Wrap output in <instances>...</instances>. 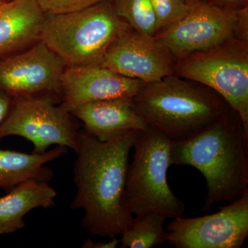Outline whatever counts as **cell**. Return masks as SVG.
<instances>
[{"mask_svg": "<svg viewBox=\"0 0 248 248\" xmlns=\"http://www.w3.org/2000/svg\"><path fill=\"white\" fill-rule=\"evenodd\" d=\"M104 0H37L47 14H64L87 9Z\"/></svg>", "mask_w": 248, "mask_h": 248, "instance_id": "cell-20", "label": "cell"}, {"mask_svg": "<svg viewBox=\"0 0 248 248\" xmlns=\"http://www.w3.org/2000/svg\"><path fill=\"white\" fill-rule=\"evenodd\" d=\"M137 131L102 142L79 130L74 166L73 210H83L82 226L92 236L122 235L133 218L125 202L129 154Z\"/></svg>", "mask_w": 248, "mask_h": 248, "instance_id": "cell-1", "label": "cell"}, {"mask_svg": "<svg viewBox=\"0 0 248 248\" xmlns=\"http://www.w3.org/2000/svg\"><path fill=\"white\" fill-rule=\"evenodd\" d=\"M117 14L146 37L156 35V21L150 0H112Z\"/></svg>", "mask_w": 248, "mask_h": 248, "instance_id": "cell-18", "label": "cell"}, {"mask_svg": "<svg viewBox=\"0 0 248 248\" xmlns=\"http://www.w3.org/2000/svg\"><path fill=\"white\" fill-rule=\"evenodd\" d=\"M131 101L147 125L171 142L193 138L231 108L213 89L174 73L145 83Z\"/></svg>", "mask_w": 248, "mask_h": 248, "instance_id": "cell-3", "label": "cell"}, {"mask_svg": "<svg viewBox=\"0 0 248 248\" xmlns=\"http://www.w3.org/2000/svg\"><path fill=\"white\" fill-rule=\"evenodd\" d=\"M170 164L192 166L203 174L205 211L239 200L248 192V132L237 112L230 108L193 138L172 142Z\"/></svg>", "mask_w": 248, "mask_h": 248, "instance_id": "cell-2", "label": "cell"}, {"mask_svg": "<svg viewBox=\"0 0 248 248\" xmlns=\"http://www.w3.org/2000/svg\"><path fill=\"white\" fill-rule=\"evenodd\" d=\"M3 2H4V1H3V0H0V4H2Z\"/></svg>", "mask_w": 248, "mask_h": 248, "instance_id": "cell-26", "label": "cell"}, {"mask_svg": "<svg viewBox=\"0 0 248 248\" xmlns=\"http://www.w3.org/2000/svg\"><path fill=\"white\" fill-rule=\"evenodd\" d=\"M69 112L82 122L88 133L102 142L110 141L148 127L134 109L131 98L87 103Z\"/></svg>", "mask_w": 248, "mask_h": 248, "instance_id": "cell-13", "label": "cell"}, {"mask_svg": "<svg viewBox=\"0 0 248 248\" xmlns=\"http://www.w3.org/2000/svg\"><path fill=\"white\" fill-rule=\"evenodd\" d=\"M67 149L57 146L42 154L0 149V188L11 190L30 179L48 182L53 173L45 165L65 154Z\"/></svg>", "mask_w": 248, "mask_h": 248, "instance_id": "cell-16", "label": "cell"}, {"mask_svg": "<svg viewBox=\"0 0 248 248\" xmlns=\"http://www.w3.org/2000/svg\"><path fill=\"white\" fill-rule=\"evenodd\" d=\"M45 19L37 0H11L0 4V60L40 42Z\"/></svg>", "mask_w": 248, "mask_h": 248, "instance_id": "cell-14", "label": "cell"}, {"mask_svg": "<svg viewBox=\"0 0 248 248\" xmlns=\"http://www.w3.org/2000/svg\"><path fill=\"white\" fill-rule=\"evenodd\" d=\"M130 25L116 13L112 0L64 14H45L41 41L66 66L99 64Z\"/></svg>", "mask_w": 248, "mask_h": 248, "instance_id": "cell-4", "label": "cell"}, {"mask_svg": "<svg viewBox=\"0 0 248 248\" xmlns=\"http://www.w3.org/2000/svg\"><path fill=\"white\" fill-rule=\"evenodd\" d=\"M120 244V240L112 238L109 242H94L91 239L85 240L82 248H115Z\"/></svg>", "mask_w": 248, "mask_h": 248, "instance_id": "cell-24", "label": "cell"}, {"mask_svg": "<svg viewBox=\"0 0 248 248\" xmlns=\"http://www.w3.org/2000/svg\"><path fill=\"white\" fill-rule=\"evenodd\" d=\"M12 104L13 98L0 90V125L4 123L9 115Z\"/></svg>", "mask_w": 248, "mask_h": 248, "instance_id": "cell-23", "label": "cell"}, {"mask_svg": "<svg viewBox=\"0 0 248 248\" xmlns=\"http://www.w3.org/2000/svg\"><path fill=\"white\" fill-rule=\"evenodd\" d=\"M150 1L156 17V35L182 19L188 12L191 5L186 0Z\"/></svg>", "mask_w": 248, "mask_h": 248, "instance_id": "cell-19", "label": "cell"}, {"mask_svg": "<svg viewBox=\"0 0 248 248\" xmlns=\"http://www.w3.org/2000/svg\"><path fill=\"white\" fill-rule=\"evenodd\" d=\"M176 62L172 54L155 38L130 27L112 42L98 65L148 83L174 74Z\"/></svg>", "mask_w": 248, "mask_h": 248, "instance_id": "cell-11", "label": "cell"}, {"mask_svg": "<svg viewBox=\"0 0 248 248\" xmlns=\"http://www.w3.org/2000/svg\"><path fill=\"white\" fill-rule=\"evenodd\" d=\"M234 37L237 40L248 42V6L237 11Z\"/></svg>", "mask_w": 248, "mask_h": 248, "instance_id": "cell-21", "label": "cell"}, {"mask_svg": "<svg viewBox=\"0 0 248 248\" xmlns=\"http://www.w3.org/2000/svg\"><path fill=\"white\" fill-rule=\"evenodd\" d=\"M56 191L47 182L30 179L0 197V235L14 234L25 228L24 217L34 209L55 205Z\"/></svg>", "mask_w": 248, "mask_h": 248, "instance_id": "cell-15", "label": "cell"}, {"mask_svg": "<svg viewBox=\"0 0 248 248\" xmlns=\"http://www.w3.org/2000/svg\"><path fill=\"white\" fill-rule=\"evenodd\" d=\"M167 219L160 214L147 213L135 215L120 240L122 248H151L167 242L169 232L164 229Z\"/></svg>", "mask_w": 248, "mask_h": 248, "instance_id": "cell-17", "label": "cell"}, {"mask_svg": "<svg viewBox=\"0 0 248 248\" xmlns=\"http://www.w3.org/2000/svg\"><path fill=\"white\" fill-rule=\"evenodd\" d=\"M3 1H11V0H3Z\"/></svg>", "mask_w": 248, "mask_h": 248, "instance_id": "cell-27", "label": "cell"}, {"mask_svg": "<svg viewBox=\"0 0 248 248\" xmlns=\"http://www.w3.org/2000/svg\"><path fill=\"white\" fill-rule=\"evenodd\" d=\"M167 230L176 248H241L248 237V192L213 215L174 218Z\"/></svg>", "mask_w": 248, "mask_h": 248, "instance_id": "cell-8", "label": "cell"}, {"mask_svg": "<svg viewBox=\"0 0 248 248\" xmlns=\"http://www.w3.org/2000/svg\"><path fill=\"white\" fill-rule=\"evenodd\" d=\"M145 83L97 64L66 66L61 80L60 105L69 112L87 103L132 98Z\"/></svg>", "mask_w": 248, "mask_h": 248, "instance_id": "cell-12", "label": "cell"}, {"mask_svg": "<svg viewBox=\"0 0 248 248\" xmlns=\"http://www.w3.org/2000/svg\"><path fill=\"white\" fill-rule=\"evenodd\" d=\"M236 14L237 11L196 1L182 19L154 38L178 60L235 38Z\"/></svg>", "mask_w": 248, "mask_h": 248, "instance_id": "cell-10", "label": "cell"}, {"mask_svg": "<svg viewBox=\"0 0 248 248\" xmlns=\"http://www.w3.org/2000/svg\"><path fill=\"white\" fill-rule=\"evenodd\" d=\"M209 4L221 9L238 11L248 6V0H203Z\"/></svg>", "mask_w": 248, "mask_h": 248, "instance_id": "cell-22", "label": "cell"}, {"mask_svg": "<svg viewBox=\"0 0 248 248\" xmlns=\"http://www.w3.org/2000/svg\"><path fill=\"white\" fill-rule=\"evenodd\" d=\"M174 74L220 94L248 132V42L231 39L193 52L177 60Z\"/></svg>", "mask_w": 248, "mask_h": 248, "instance_id": "cell-6", "label": "cell"}, {"mask_svg": "<svg viewBox=\"0 0 248 248\" xmlns=\"http://www.w3.org/2000/svg\"><path fill=\"white\" fill-rule=\"evenodd\" d=\"M66 65L42 41L27 50L0 60V90L10 97H60Z\"/></svg>", "mask_w": 248, "mask_h": 248, "instance_id": "cell-9", "label": "cell"}, {"mask_svg": "<svg viewBox=\"0 0 248 248\" xmlns=\"http://www.w3.org/2000/svg\"><path fill=\"white\" fill-rule=\"evenodd\" d=\"M51 95L13 99L12 107L0 125V140L19 136L33 145L32 153H45L52 145L76 151L78 127L71 115Z\"/></svg>", "mask_w": 248, "mask_h": 248, "instance_id": "cell-7", "label": "cell"}, {"mask_svg": "<svg viewBox=\"0 0 248 248\" xmlns=\"http://www.w3.org/2000/svg\"><path fill=\"white\" fill-rule=\"evenodd\" d=\"M186 1L188 2L189 4H192V3L196 2V1H203V0H186Z\"/></svg>", "mask_w": 248, "mask_h": 248, "instance_id": "cell-25", "label": "cell"}, {"mask_svg": "<svg viewBox=\"0 0 248 248\" xmlns=\"http://www.w3.org/2000/svg\"><path fill=\"white\" fill-rule=\"evenodd\" d=\"M171 143L150 127L137 131L125 188V202L133 215L155 213L174 218L184 214V203L168 183Z\"/></svg>", "mask_w": 248, "mask_h": 248, "instance_id": "cell-5", "label": "cell"}]
</instances>
